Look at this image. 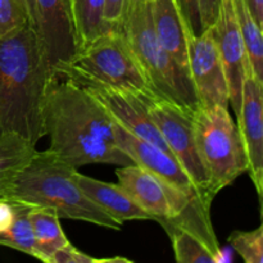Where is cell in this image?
Listing matches in <instances>:
<instances>
[{
	"instance_id": "obj_1",
	"label": "cell",
	"mask_w": 263,
	"mask_h": 263,
	"mask_svg": "<svg viewBox=\"0 0 263 263\" xmlns=\"http://www.w3.org/2000/svg\"><path fill=\"white\" fill-rule=\"evenodd\" d=\"M49 151L69 166L133 163L116 140L115 122L99 102L81 85L58 71H51L43 103Z\"/></svg>"
},
{
	"instance_id": "obj_2",
	"label": "cell",
	"mask_w": 263,
	"mask_h": 263,
	"mask_svg": "<svg viewBox=\"0 0 263 263\" xmlns=\"http://www.w3.org/2000/svg\"><path fill=\"white\" fill-rule=\"evenodd\" d=\"M50 74L31 23L0 37V135L15 134L33 145L45 136L43 103Z\"/></svg>"
},
{
	"instance_id": "obj_3",
	"label": "cell",
	"mask_w": 263,
	"mask_h": 263,
	"mask_svg": "<svg viewBox=\"0 0 263 263\" xmlns=\"http://www.w3.org/2000/svg\"><path fill=\"white\" fill-rule=\"evenodd\" d=\"M76 171L77 168L59 159L49 149L36 151L15 175L4 197L36 207L51 208L61 218L121 230L122 223L110 217L79 186Z\"/></svg>"
},
{
	"instance_id": "obj_4",
	"label": "cell",
	"mask_w": 263,
	"mask_h": 263,
	"mask_svg": "<svg viewBox=\"0 0 263 263\" xmlns=\"http://www.w3.org/2000/svg\"><path fill=\"white\" fill-rule=\"evenodd\" d=\"M121 31L161 99L187 110L199 107L190 76L162 48L152 18L151 0H126Z\"/></svg>"
},
{
	"instance_id": "obj_5",
	"label": "cell",
	"mask_w": 263,
	"mask_h": 263,
	"mask_svg": "<svg viewBox=\"0 0 263 263\" xmlns=\"http://www.w3.org/2000/svg\"><path fill=\"white\" fill-rule=\"evenodd\" d=\"M53 71L86 77L92 81L156 99L151 84L122 31L108 30L81 46L68 63Z\"/></svg>"
},
{
	"instance_id": "obj_6",
	"label": "cell",
	"mask_w": 263,
	"mask_h": 263,
	"mask_svg": "<svg viewBox=\"0 0 263 263\" xmlns=\"http://www.w3.org/2000/svg\"><path fill=\"white\" fill-rule=\"evenodd\" d=\"M195 143L213 194L248 172V159L238 125L226 107L193 110Z\"/></svg>"
},
{
	"instance_id": "obj_7",
	"label": "cell",
	"mask_w": 263,
	"mask_h": 263,
	"mask_svg": "<svg viewBox=\"0 0 263 263\" xmlns=\"http://www.w3.org/2000/svg\"><path fill=\"white\" fill-rule=\"evenodd\" d=\"M148 112L172 156L189 175L203 199L212 203L216 195L211 190L208 175L198 153L193 127V110L157 98L149 103Z\"/></svg>"
},
{
	"instance_id": "obj_8",
	"label": "cell",
	"mask_w": 263,
	"mask_h": 263,
	"mask_svg": "<svg viewBox=\"0 0 263 263\" xmlns=\"http://www.w3.org/2000/svg\"><path fill=\"white\" fill-rule=\"evenodd\" d=\"M211 203L194 198L179 216L156 220L168 235L179 263H217L222 259L211 222Z\"/></svg>"
},
{
	"instance_id": "obj_9",
	"label": "cell",
	"mask_w": 263,
	"mask_h": 263,
	"mask_svg": "<svg viewBox=\"0 0 263 263\" xmlns=\"http://www.w3.org/2000/svg\"><path fill=\"white\" fill-rule=\"evenodd\" d=\"M62 73L71 77L73 81L81 85L97 102L103 105V108L107 110L108 115L112 117L115 122L120 123L122 127L133 133L134 135L139 136V138L157 145L158 148L163 149L167 153L172 154L164 139L162 138L161 133L149 116L148 105L154 99H146V98L134 94V92L108 86V85L92 81L86 77L66 73V72H62Z\"/></svg>"
},
{
	"instance_id": "obj_10",
	"label": "cell",
	"mask_w": 263,
	"mask_h": 263,
	"mask_svg": "<svg viewBox=\"0 0 263 263\" xmlns=\"http://www.w3.org/2000/svg\"><path fill=\"white\" fill-rule=\"evenodd\" d=\"M189 73L200 107H230L225 68L215 37V26L187 37Z\"/></svg>"
},
{
	"instance_id": "obj_11",
	"label": "cell",
	"mask_w": 263,
	"mask_h": 263,
	"mask_svg": "<svg viewBox=\"0 0 263 263\" xmlns=\"http://www.w3.org/2000/svg\"><path fill=\"white\" fill-rule=\"evenodd\" d=\"M118 184L130 194V197L152 216L153 221L159 218H172L185 210L190 200L199 197H189L135 163L121 166L116 171Z\"/></svg>"
},
{
	"instance_id": "obj_12",
	"label": "cell",
	"mask_w": 263,
	"mask_h": 263,
	"mask_svg": "<svg viewBox=\"0 0 263 263\" xmlns=\"http://www.w3.org/2000/svg\"><path fill=\"white\" fill-rule=\"evenodd\" d=\"M213 26H215L216 43L228 80L229 97H230L229 100L234 113L238 116L241 104L244 77L251 64L236 20L233 0H221L217 18Z\"/></svg>"
},
{
	"instance_id": "obj_13",
	"label": "cell",
	"mask_w": 263,
	"mask_h": 263,
	"mask_svg": "<svg viewBox=\"0 0 263 263\" xmlns=\"http://www.w3.org/2000/svg\"><path fill=\"white\" fill-rule=\"evenodd\" d=\"M263 82L252 71L247 69L241 90V104L238 128L248 159V174L258 197L263 192Z\"/></svg>"
},
{
	"instance_id": "obj_14",
	"label": "cell",
	"mask_w": 263,
	"mask_h": 263,
	"mask_svg": "<svg viewBox=\"0 0 263 263\" xmlns=\"http://www.w3.org/2000/svg\"><path fill=\"white\" fill-rule=\"evenodd\" d=\"M115 134L117 144L127 154L133 163L153 172L154 175L163 179L168 184L174 185L175 187L184 192L189 197L202 198L193 180L172 154L134 135L117 122H115Z\"/></svg>"
},
{
	"instance_id": "obj_15",
	"label": "cell",
	"mask_w": 263,
	"mask_h": 263,
	"mask_svg": "<svg viewBox=\"0 0 263 263\" xmlns=\"http://www.w3.org/2000/svg\"><path fill=\"white\" fill-rule=\"evenodd\" d=\"M35 2L37 10L36 30L40 36L46 61L53 71L55 67L68 63L77 51L68 0Z\"/></svg>"
},
{
	"instance_id": "obj_16",
	"label": "cell",
	"mask_w": 263,
	"mask_h": 263,
	"mask_svg": "<svg viewBox=\"0 0 263 263\" xmlns=\"http://www.w3.org/2000/svg\"><path fill=\"white\" fill-rule=\"evenodd\" d=\"M154 30L162 48L189 73L187 37L189 30L179 9L176 0H151ZM192 80V79H190Z\"/></svg>"
},
{
	"instance_id": "obj_17",
	"label": "cell",
	"mask_w": 263,
	"mask_h": 263,
	"mask_svg": "<svg viewBox=\"0 0 263 263\" xmlns=\"http://www.w3.org/2000/svg\"><path fill=\"white\" fill-rule=\"evenodd\" d=\"M76 181L85 194L102 207L110 217L120 223L134 220H152L146 213L120 184H112L92 179L76 171Z\"/></svg>"
},
{
	"instance_id": "obj_18",
	"label": "cell",
	"mask_w": 263,
	"mask_h": 263,
	"mask_svg": "<svg viewBox=\"0 0 263 263\" xmlns=\"http://www.w3.org/2000/svg\"><path fill=\"white\" fill-rule=\"evenodd\" d=\"M28 217L35 238V258L50 263L53 254L69 243L59 222L61 217L51 208L36 205H31Z\"/></svg>"
},
{
	"instance_id": "obj_19",
	"label": "cell",
	"mask_w": 263,
	"mask_h": 263,
	"mask_svg": "<svg viewBox=\"0 0 263 263\" xmlns=\"http://www.w3.org/2000/svg\"><path fill=\"white\" fill-rule=\"evenodd\" d=\"M105 0H68L69 17L76 39L77 50L105 32Z\"/></svg>"
},
{
	"instance_id": "obj_20",
	"label": "cell",
	"mask_w": 263,
	"mask_h": 263,
	"mask_svg": "<svg viewBox=\"0 0 263 263\" xmlns=\"http://www.w3.org/2000/svg\"><path fill=\"white\" fill-rule=\"evenodd\" d=\"M35 152L36 145L15 134L0 135V197H4L15 175Z\"/></svg>"
},
{
	"instance_id": "obj_21",
	"label": "cell",
	"mask_w": 263,
	"mask_h": 263,
	"mask_svg": "<svg viewBox=\"0 0 263 263\" xmlns=\"http://www.w3.org/2000/svg\"><path fill=\"white\" fill-rule=\"evenodd\" d=\"M236 20L246 44L247 55L253 73L263 79V37L262 27L254 20L246 0H233Z\"/></svg>"
},
{
	"instance_id": "obj_22",
	"label": "cell",
	"mask_w": 263,
	"mask_h": 263,
	"mask_svg": "<svg viewBox=\"0 0 263 263\" xmlns=\"http://www.w3.org/2000/svg\"><path fill=\"white\" fill-rule=\"evenodd\" d=\"M14 200L17 204V215L9 230L0 235V246L35 257V238L28 217L31 204L17 199Z\"/></svg>"
},
{
	"instance_id": "obj_23",
	"label": "cell",
	"mask_w": 263,
	"mask_h": 263,
	"mask_svg": "<svg viewBox=\"0 0 263 263\" xmlns=\"http://www.w3.org/2000/svg\"><path fill=\"white\" fill-rule=\"evenodd\" d=\"M229 244L247 263L263 262V228L251 231H234L228 238Z\"/></svg>"
},
{
	"instance_id": "obj_24",
	"label": "cell",
	"mask_w": 263,
	"mask_h": 263,
	"mask_svg": "<svg viewBox=\"0 0 263 263\" xmlns=\"http://www.w3.org/2000/svg\"><path fill=\"white\" fill-rule=\"evenodd\" d=\"M30 23L26 9L18 0H0V37Z\"/></svg>"
},
{
	"instance_id": "obj_25",
	"label": "cell",
	"mask_w": 263,
	"mask_h": 263,
	"mask_svg": "<svg viewBox=\"0 0 263 263\" xmlns=\"http://www.w3.org/2000/svg\"><path fill=\"white\" fill-rule=\"evenodd\" d=\"M112 262H126L133 261L123 257H115V258H94L84 252L74 248L71 243L57 251L51 257L50 263H112Z\"/></svg>"
},
{
	"instance_id": "obj_26",
	"label": "cell",
	"mask_w": 263,
	"mask_h": 263,
	"mask_svg": "<svg viewBox=\"0 0 263 263\" xmlns=\"http://www.w3.org/2000/svg\"><path fill=\"white\" fill-rule=\"evenodd\" d=\"M179 9L184 17L185 25H186L189 33L192 35H200L202 33V26H200L199 9H198L197 0H176Z\"/></svg>"
},
{
	"instance_id": "obj_27",
	"label": "cell",
	"mask_w": 263,
	"mask_h": 263,
	"mask_svg": "<svg viewBox=\"0 0 263 263\" xmlns=\"http://www.w3.org/2000/svg\"><path fill=\"white\" fill-rule=\"evenodd\" d=\"M126 0H105L104 2V20L105 31L118 30L121 31L123 20V12H125Z\"/></svg>"
},
{
	"instance_id": "obj_28",
	"label": "cell",
	"mask_w": 263,
	"mask_h": 263,
	"mask_svg": "<svg viewBox=\"0 0 263 263\" xmlns=\"http://www.w3.org/2000/svg\"><path fill=\"white\" fill-rule=\"evenodd\" d=\"M202 31L215 23L220 9L221 0H197Z\"/></svg>"
},
{
	"instance_id": "obj_29",
	"label": "cell",
	"mask_w": 263,
	"mask_h": 263,
	"mask_svg": "<svg viewBox=\"0 0 263 263\" xmlns=\"http://www.w3.org/2000/svg\"><path fill=\"white\" fill-rule=\"evenodd\" d=\"M17 215L15 200L9 197H0V235L7 233Z\"/></svg>"
},
{
	"instance_id": "obj_30",
	"label": "cell",
	"mask_w": 263,
	"mask_h": 263,
	"mask_svg": "<svg viewBox=\"0 0 263 263\" xmlns=\"http://www.w3.org/2000/svg\"><path fill=\"white\" fill-rule=\"evenodd\" d=\"M253 14L254 20L257 21L261 27H263V0H246Z\"/></svg>"
},
{
	"instance_id": "obj_31",
	"label": "cell",
	"mask_w": 263,
	"mask_h": 263,
	"mask_svg": "<svg viewBox=\"0 0 263 263\" xmlns=\"http://www.w3.org/2000/svg\"><path fill=\"white\" fill-rule=\"evenodd\" d=\"M23 8L26 9V13L28 15V21L31 25L36 28V20H37V10H36V2L35 0H18Z\"/></svg>"
}]
</instances>
